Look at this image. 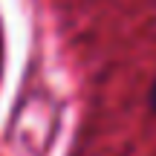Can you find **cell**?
<instances>
[{
	"instance_id": "1",
	"label": "cell",
	"mask_w": 156,
	"mask_h": 156,
	"mask_svg": "<svg viewBox=\"0 0 156 156\" xmlns=\"http://www.w3.org/2000/svg\"><path fill=\"white\" fill-rule=\"evenodd\" d=\"M153 107H156V87H153Z\"/></svg>"
}]
</instances>
